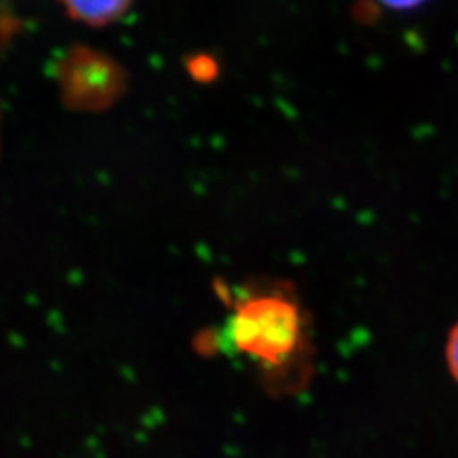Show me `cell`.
<instances>
[{
    "label": "cell",
    "mask_w": 458,
    "mask_h": 458,
    "mask_svg": "<svg viewBox=\"0 0 458 458\" xmlns=\"http://www.w3.org/2000/svg\"><path fill=\"white\" fill-rule=\"evenodd\" d=\"M229 340L240 353L265 370L284 369L299 357L304 346L301 310L285 293H248L234 304Z\"/></svg>",
    "instance_id": "cell-1"
},
{
    "label": "cell",
    "mask_w": 458,
    "mask_h": 458,
    "mask_svg": "<svg viewBox=\"0 0 458 458\" xmlns=\"http://www.w3.org/2000/svg\"><path fill=\"white\" fill-rule=\"evenodd\" d=\"M56 79L66 104L98 111L113 104L124 87L121 66L94 49L73 48L56 65Z\"/></svg>",
    "instance_id": "cell-2"
},
{
    "label": "cell",
    "mask_w": 458,
    "mask_h": 458,
    "mask_svg": "<svg viewBox=\"0 0 458 458\" xmlns=\"http://www.w3.org/2000/svg\"><path fill=\"white\" fill-rule=\"evenodd\" d=\"M68 16L83 24L102 26L123 16L132 0H62Z\"/></svg>",
    "instance_id": "cell-3"
},
{
    "label": "cell",
    "mask_w": 458,
    "mask_h": 458,
    "mask_svg": "<svg viewBox=\"0 0 458 458\" xmlns=\"http://www.w3.org/2000/svg\"><path fill=\"white\" fill-rule=\"evenodd\" d=\"M446 363L450 374L458 382V323L452 327L446 342Z\"/></svg>",
    "instance_id": "cell-4"
},
{
    "label": "cell",
    "mask_w": 458,
    "mask_h": 458,
    "mask_svg": "<svg viewBox=\"0 0 458 458\" xmlns=\"http://www.w3.org/2000/svg\"><path fill=\"white\" fill-rule=\"evenodd\" d=\"M191 73L197 81H209L216 75V64L208 56H197L191 62Z\"/></svg>",
    "instance_id": "cell-5"
},
{
    "label": "cell",
    "mask_w": 458,
    "mask_h": 458,
    "mask_svg": "<svg viewBox=\"0 0 458 458\" xmlns=\"http://www.w3.org/2000/svg\"><path fill=\"white\" fill-rule=\"evenodd\" d=\"M384 7L393 11H411L420 7L425 0H378Z\"/></svg>",
    "instance_id": "cell-6"
}]
</instances>
